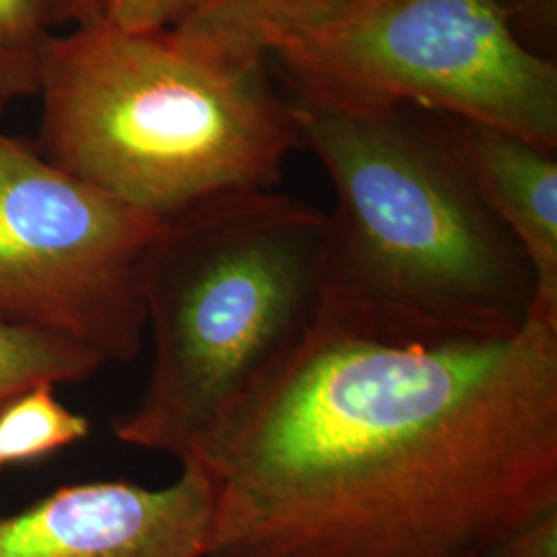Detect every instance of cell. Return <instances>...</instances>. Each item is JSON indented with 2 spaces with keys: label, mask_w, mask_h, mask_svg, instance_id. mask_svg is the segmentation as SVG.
I'll return each mask as SVG.
<instances>
[{
  "label": "cell",
  "mask_w": 557,
  "mask_h": 557,
  "mask_svg": "<svg viewBox=\"0 0 557 557\" xmlns=\"http://www.w3.org/2000/svg\"><path fill=\"white\" fill-rule=\"evenodd\" d=\"M195 460L207 557H485L557 506V308L469 337L324 304Z\"/></svg>",
  "instance_id": "obj_1"
},
{
  "label": "cell",
  "mask_w": 557,
  "mask_h": 557,
  "mask_svg": "<svg viewBox=\"0 0 557 557\" xmlns=\"http://www.w3.org/2000/svg\"><path fill=\"white\" fill-rule=\"evenodd\" d=\"M326 230L324 211L275 188L165 218L143 271L151 370L114 436L199 458L317 324Z\"/></svg>",
  "instance_id": "obj_2"
},
{
  "label": "cell",
  "mask_w": 557,
  "mask_h": 557,
  "mask_svg": "<svg viewBox=\"0 0 557 557\" xmlns=\"http://www.w3.org/2000/svg\"><path fill=\"white\" fill-rule=\"evenodd\" d=\"M299 140L335 193L324 304L395 331L502 337L537 301L529 260L432 116L301 108Z\"/></svg>",
  "instance_id": "obj_3"
},
{
  "label": "cell",
  "mask_w": 557,
  "mask_h": 557,
  "mask_svg": "<svg viewBox=\"0 0 557 557\" xmlns=\"http://www.w3.org/2000/svg\"><path fill=\"white\" fill-rule=\"evenodd\" d=\"M40 153L147 213L277 188L301 147L296 103L264 64H236L103 20L40 48Z\"/></svg>",
  "instance_id": "obj_4"
},
{
  "label": "cell",
  "mask_w": 557,
  "mask_h": 557,
  "mask_svg": "<svg viewBox=\"0 0 557 557\" xmlns=\"http://www.w3.org/2000/svg\"><path fill=\"white\" fill-rule=\"evenodd\" d=\"M271 59L301 108L419 110L557 153L556 60L520 40L502 0H349Z\"/></svg>",
  "instance_id": "obj_5"
},
{
  "label": "cell",
  "mask_w": 557,
  "mask_h": 557,
  "mask_svg": "<svg viewBox=\"0 0 557 557\" xmlns=\"http://www.w3.org/2000/svg\"><path fill=\"white\" fill-rule=\"evenodd\" d=\"M165 218L0 133V314L128 363L147 333L143 271Z\"/></svg>",
  "instance_id": "obj_6"
},
{
  "label": "cell",
  "mask_w": 557,
  "mask_h": 557,
  "mask_svg": "<svg viewBox=\"0 0 557 557\" xmlns=\"http://www.w3.org/2000/svg\"><path fill=\"white\" fill-rule=\"evenodd\" d=\"M180 465L178 478L163 487L64 485L0 518V557H207L215 483L197 460Z\"/></svg>",
  "instance_id": "obj_7"
},
{
  "label": "cell",
  "mask_w": 557,
  "mask_h": 557,
  "mask_svg": "<svg viewBox=\"0 0 557 557\" xmlns=\"http://www.w3.org/2000/svg\"><path fill=\"white\" fill-rule=\"evenodd\" d=\"M432 119L481 199L529 260L539 301L557 308L556 153L492 124L442 114Z\"/></svg>",
  "instance_id": "obj_8"
},
{
  "label": "cell",
  "mask_w": 557,
  "mask_h": 557,
  "mask_svg": "<svg viewBox=\"0 0 557 557\" xmlns=\"http://www.w3.org/2000/svg\"><path fill=\"white\" fill-rule=\"evenodd\" d=\"M349 0H186L170 32L236 64H264L273 50L319 25Z\"/></svg>",
  "instance_id": "obj_9"
},
{
  "label": "cell",
  "mask_w": 557,
  "mask_h": 557,
  "mask_svg": "<svg viewBox=\"0 0 557 557\" xmlns=\"http://www.w3.org/2000/svg\"><path fill=\"white\" fill-rule=\"evenodd\" d=\"M106 363L69 338L0 314V409L38 384H81Z\"/></svg>",
  "instance_id": "obj_10"
},
{
  "label": "cell",
  "mask_w": 557,
  "mask_h": 557,
  "mask_svg": "<svg viewBox=\"0 0 557 557\" xmlns=\"http://www.w3.org/2000/svg\"><path fill=\"white\" fill-rule=\"evenodd\" d=\"M89 430V419L60 403L54 384H38L0 409V473L69 448Z\"/></svg>",
  "instance_id": "obj_11"
},
{
  "label": "cell",
  "mask_w": 557,
  "mask_h": 557,
  "mask_svg": "<svg viewBox=\"0 0 557 557\" xmlns=\"http://www.w3.org/2000/svg\"><path fill=\"white\" fill-rule=\"evenodd\" d=\"M50 34L41 0H0V50L40 52Z\"/></svg>",
  "instance_id": "obj_12"
},
{
  "label": "cell",
  "mask_w": 557,
  "mask_h": 557,
  "mask_svg": "<svg viewBox=\"0 0 557 557\" xmlns=\"http://www.w3.org/2000/svg\"><path fill=\"white\" fill-rule=\"evenodd\" d=\"M186 0H100V20L137 34L165 32L178 21Z\"/></svg>",
  "instance_id": "obj_13"
},
{
  "label": "cell",
  "mask_w": 557,
  "mask_h": 557,
  "mask_svg": "<svg viewBox=\"0 0 557 557\" xmlns=\"http://www.w3.org/2000/svg\"><path fill=\"white\" fill-rule=\"evenodd\" d=\"M485 557H557V506L520 524Z\"/></svg>",
  "instance_id": "obj_14"
},
{
  "label": "cell",
  "mask_w": 557,
  "mask_h": 557,
  "mask_svg": "<svg viewBox=\"0 0 557 557\" xmlns=\"http://www.w3.org/2000/svg\"><path fill=\"white\" fill-rule=\"evenodd\" d=\"M40 85V52L0 50V119L25 98H34Z\"/></svg>",
  "instance_id": "obj_15"
},
{
  "label": "cell",
  "mask_w": 557,
  "mask_h": 557,
  "mask_svg": "<svg viewBox=\"0 0 557 557\" xmlns=\"http://www.w3.org/2000/svg\"><path fill=\"white\" fill-rule=\"evenodd\" d=\"M46 17L52 25L75 27L100 20V0H41Z\"/></svg>",
  "instance_id": "obj_16"
}]
</instances>
